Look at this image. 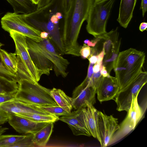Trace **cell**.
Masks as SVG:
<instances>
[{"label":"cell","mask_w":147,"mask_h":147,"mask_svg":"<svg viewBox=\"0 0 147 147\" xmlns=\"http://www.w3.org/2000/svg\"><path fill=\"white\" fill-rule=\"evenodd\" d=\"M93 2V0H72L68 9L64 13L61 34L65 54L80 56L81 47L78 43V38Z\"/></svg>","instance_id":"6da1fadb"},{"label":"cell","mask_w":147,"mask_h":147,"mask_svg":"<svg viewBox=\"0 0 147 147\" xmlns=\"http://www.w3.org/2000/svg\"><path fill=\"white\" fill-rule=\"evenodd\" d=\"M28 52L33 63L43 74L49 76L54 70L57 76L66 77L69 63L61 55L49 38L36 42L26 37Z\"/></svg>","instance_id":"7a4b0ae2"},{"label":"cell","mask_w":147,"mask_h":147,"mask_svg":"<svg viewBox=\"0 0 147 147\" xmlns=\"http://www.w3.org/2000/svg\"><path fill=\"white\" fill-rule=\"evenodd\" d=\"M145 58L144 52L132 48L119 52L113 64L119 91L129 86L142 71Z\"/></svg>","instance_id":"3957f363"},{"label":"cell","mask_w":147,"mask_h":147,"mask_svg":"<svg viewBox=\"0 0 147 147\" xmlns=\"http://www.w3.org/2000/svg\"><path fill=\"white\" fill-rule=\"evenodd\" d=\"M18 83L15 98L38 106L57 105L51 95L50 89L26 80H20Z\"/></svg>","instance_id":"277c9868"},{"label":"cell","mask_w":147,"mask_h":147,"mask_svg":"<svg viewBox=\"0 0 147 147\" xmlns=\"http://www.w3.org/2000/svg\"><path fill=\"white\" fill-rule=\"evenodd\" d=\"M115 0H102L92 3L86 20V29L95 38L107 32L106 26Z\"/></svg>","instance_id":"5b68a950"},{"label":"cell","mask_w":147,"mask_h":147,"mask_svg":"<svg viewBox=\"0 0 147 147\" xmlns=\"http://www.w3.org/2000/svg\"><path fill=\"white\" fill-rule=\"evenodd\" d=\"M2 28L9 32L13 31L38 42L42 39L41 31L30 25L21 17L20 14L7 12L1 18Z\"/></svg>","instance_id":"8992f818"},{"label":"cell","mask_w":147,"mask_h":147,"mask_svg":"<svg viewBox=\"0 0 147 147\" xmlns=\"http://www.w3.org/2000/svg\"><path fill=\"white\" fill-rule=\"evenodd\" d=\"M10 35L15 44L18 60L24 66L36 83H38L42 72L36 67L30 56L26 42V37L16 32L12 31Z\"/></svg>","instance_id":"52a82bcc"},{"label":"cell","mask_w":147,"mask_h":147,"mask_svg":"<svg viewBox=\"0 0 147 147\" xmlns=\"http://www.w3.org/2000/svg\"><path fill=\"white\" fill-rule=\"evenodd\" d=\"M138 97L132 98L127 116L113 136L109 145L119 141L133 130L142 118L144 112L138 103Z\"/></svg>","instance_id":"ba28073f"},{"label":"cell","mask_w":147,"mask_h":147,"mask_svg":"<svg viewBox=\"0 0 147 147\" xmlns=\"http://www.w3.org/2000/svg\"><path fill=\"white\" fill-rule=\"evenodd\" d=\"M147 82V73L142 71L135 80L125 89L120 91L115 98L119 111L127 112L130 109L132 98L138 96L142 87Z\"/></svg>","instance_id":"9c48e42d"},{"label":"cell","mask_w":147,"mask_h":147,"mask_svg":"<svg viewBox=\"0 0 147 147\" xmlns=\"http://www.w3.org/2000/svg\"><path fill=\"white\" fill-rule=\"evenodd\" d=\"M28 14H20V16L30 25L41 31L48 32L49 34L48 38L57 50L61 55L65 54L59 24H56L52 22L49 17L47 22H42L30 16Z\"/></svg>","instance_id":"30bf717a"},{"label":"cell","mask_w":147,"mask_h":147,"mask_svg":"<svg viewBox=\"0 0 147 147\" xmlns=\"http://www.w3.org/2000/svg\"><path fill=\"white\" fill-rule=\"evenodd\" d=\"M97 120L98 141L101 147L108 146L115 133L119 128L118 119L98 111Z\"/></svg>","instance_id":"8fae6325"},{"label":"cell","mask_w":147,"mask_h":147,"mask_svg":"<svg viewBox=\"0 0 147 147\" xmlns=\"http://www.w3.org/2000/svg\"><path fill=\"white\" fill-rule=\"evenodd\" d=\"M96 89L85 80L74 90L72 99L73 109L75 110L86 107L96 102Z\"/></svg>","instance_id":"7c38bea8"},{"label":"cell","mask_w":147,"mask_h":147,"mask_svg":"<svg viewBox=\"0 0 147 147\" xmlns=\"http://www.w3.org/2000/svg\"><path fill=\"white\" fill-rule=\"evenodd\" d=\"M84 108L76 110L67 115L61 116L59 118V120L67 124L74 135L90 137L91 135L84 120Z\"/></svg>","instance_id":"4fadbf2b"},{"label":"cell","mask_w":147,"mask_h":147,"mask_svg":"<svg viewBox=\"0 0 147 147\" xmlns=\"http://www.w3.org/2000/svg\"><path fill=\"white\" fill-rule=\"evenodd\" d=\"M9 114V123L21 134H34L49 123L36 122L15 114Z\"/></svg>","instance_id":"5bb4252c"},{"label":"cell","mask_w":147,"mask_h":147,"mask_svg":"<svg viewBox=\"0 0 147 147\" xmlns=\"http://www.w3.org/2000/svg\"><path fill=\"white\" fill-rule=\"evenodd\" d=\"M119 91L115 77L102 76L96 87L98 100L100 102L113 99Z\"/></svg>","instance_id":"9a60e30c"},{"label":"cell","mask_w":147,"mask_h":147,"mask_svg":"<svg viewBox=\"0 0 147 147\" xmlns=\"http://www.w3.org/2000/svg\"><path fill=\"white\" fill-rule=\"evenodd\" d=\"M0 107L8 114H17L34 113L43 115H53L47 112L39 106L16 98L0 104Z\"/></svg>","instance_id":"2e32d148"},{"label":"cell","mask_w":147,"mask_h":147,"mask_svg":"<svg viewBox=\"0 0 147 147\" xmlns=\"http://www.w3.org/2000/svg\"><path fill=\"white\" fill-rule=\"evenodd\" d=\"M137 0H121L117 21L120 25L126 28L131 20Z\"/></svg>","instance_id":"e0dca14e"},{"label":"cell","mask_w":147,"mask_h":147,"mask_svg":"<svg viewBox=\"0 0 147 147\" xmlns=\"http://www.w3.org/2000/svg\"><path fill=\"white\" fill-rule=\"evenodd\" d=\"M97 111L93 105L91 104L84 108V120L88 129L91 136L98 141L97 129Z\"/></svg>","instance_id":"ac0fdd59"},{"label":"cell","mask_w":147,"mask_h":147,"mask_svg":"<svg viewBox=\"0 0 147 147\" xmlns=\"http://www.w3.org/2000/svg\"><path fill=\"white\" fill-rule=\"evenodd\" d=\"M54 123L51 122L33 134L34 141L36 146H45L52 133Z\"/></svg>","instance_id":"d6986e66"},{"label":"cell","mask_w":147,"mask_h":147,"mask_svg":"<svg viewBox=\"0 0 147 147\" xmlns=\"http://www.w3.org/2000/svg\"><path fill=\"white\" fill-rule=\"evenodd\" d=\"M50 93L57 105L71 112L73 109L71 98L67 96L60 89L54 88L51 90Z\"/></svg>","instance_id":"ffe728a7"},{"label":"cell","mask_w":147,"mask_h":147,"mask_svg":"<svg viewBox=\"0 0 147 147\" xmlns=\"http://www.w3.org/2000/svg\"><path fill=\"white\" fill-rule=\"evenodd\" d=\"M12 7L14 13L26 14L34 11V5L30 0H6Z\"/></svg>","instance_id":"44dd1931"},{"label":"cell","mask_w":147,"mask_h":147,"mask_svg":"<svg viewBox=\"0 0 147 147\" xmlns=\"http://www.w3.org/2000/svg\"><path fill=\"white\" fill-rule=\"evenodd\" d=\"M0 55L2 62L6 68L10 72L16 75L18 71V63L15 53H8L1 48Z\"/></svg>","instance_id":"7402d4cb"},{"label":"cell","mask_w":147,"mask_h":147,"mask_svg":"<svg viewBox=\"0 0 147 147\" xmlns=\"http://www.w3.org/2000/svg\"><path fill=\"white\" fill-rule=\"evenodd\" d=\"M18 88L17 82L0 76V94H16Z\"/></svg>","instance_id":"603a6c76"},{"label":"cell","mask_w":147,"mask_h":147,"mask_svg":"<svg viewBox=\"0 0 147 147\" xmlns=\"http://www.w3.org/2000/svg\"><path fill=\"white\" fill-rule=\"evenodd\" d=\"M31 120L39 122L54 123L59 120V117L54 115H43L34 113L16 114Z\"/></svg>","instance_id":"cb8c5ba5"},{"label":"cell","mask_w":147,"mask_h":147,"mask_svg":"<svg viewBox=\"0 0 147 147\" xmlns=\"http://www.w3.org/2000/svg\"><path fill=\"white\" fill-rule=\"evenodd\" d=\"M26 135H6L0 136V147H11Z\"/></svg>","instance_id":"d4e9b609"},{"label":"cell","mask_w":147,"mask_h":147,"mask_svg":"<svg viewBox=\"0 0 147 147\" xmlns=\"http://www.w3.org/2000/svg\"><path fill=\"white\" fill-rule=\"evenodd\" d=\"M39 107L47 112L58 117L67 115L71 112L64 108L58 105L48 107Z\"/></svg>","instance_id":"484cf974"},{"label":"cell","mask_w":147,"mask_h":147,"mask_svg":"<svg viewBox=\"0 0 147 147\" xmlns=\"http://www.w3.org/2000/svg\"><path fill=\"white\" fill-rule=\"evenodd\" d=\"M4 45L0 42V49ZM0 76L4 77L9 80L14 81L17 83L19 81L18 78L15 75L8 71L4 66L0 55Z\"/></svg>","instance_id":"4316f807"},{"label":"cell","mask_w":147,"mask_h":147,"mask_svg":"<svg viewBox=\"0 0 147 147\" xmlns=\"http://www.w3.org/2000/svg\"><path fill=\"white\" fill-rule=\"evenodd\" d=\"M34 141V135L30 134L26 135L23 139L13 145L11 147H35Z\"/></svg>","instance_id":"83f0119b"},{"label":"cell","mask_w":147,"mask_h":147,"mask_svg":"<svg viewBox=\"0 0 147 147\" xmlns=\"http://www.w3.org/2000/svg\"><path fill=\"white\" fill-rule=\"evenodd\" d=\"M91 48L85 44L81 47L79 53L80 56L83 59H86L88 58L91 53Z\"/></svg>","instance_id":"f1b7e54d"},{"label":"cell","mask_w":147,"mask_h":147,"mask_svg":"<svg viewBox=\"0 0 147 147\" xmlns=\"http://www.w3.org/2000/svg\"><path fill=\"white\" fill-rule=\"evenodd\" d=\"M9 114L0 107V125L8 121Z\"/></svg>","instance_id":"f546056e"},{"label":"cell","mask_w":147,"mask_h":147,"mask_svg":"<svg viewBox=\"0 0 147 147\" xmlns=\"http://www.w3.org/2000/svg\"><path fill=\"white\" fill-rule=\"evenodd\" d=\"M15 94H0V104L15 98Z\"/></svg>","instance_id":"4dcf8cb0"},{"label":"cell","mask_w":147,"mask_h":147,"mask_svg":"<svg viewBox=\"0 0 147 147\" xmlns=\"http://www.w3.org/2000/svg\"><path fill=\"white\" fill-rule=\"evenodd\" d=\"M104 56L105 52L103 49L101 52L96 55L97 60L96 63L99 64L101 67L103 66V61Z\"/></svg>","instance_id":"1f68e13d"},{"label":"cell","mask_w":147,"mask_h":147,"mask_svg":"<svg viewBox=\"0 0 147 147\" xmlns=\"http://www.w3.org/2000/svg\"><path fill=\"white\" fill-rule=\"evenodd\" d=\"M72 0H62V7L64 13L68 9Z\"/></svg>","instance_id":"d6a6232c"},{"label":"cell","mask_w":147,"mask_h":147,"mask_svg":"<svg viewBox=\"0 0 147 147\" xmlns=\"http://www.w3.org/2000/svg\"><path fill=\"white\" fill-rule=\"evenodd\" d=\"M93 64L89 63L88 67L87 74L86 78L87 79L90 80L94 73L93 70Z\"/></svg>","instance_id":"836d02e7"},{"label":"cell","mask_w":147,"mask_h":147,"mask_svg":"<svg viewBox=\"0 0 147 147\" xmlns=\"http://www.w3.org/2000/svg\"><path fill=\"white\" fill-rule=\"evenodd\" d=\"M140 9L142 10V16L144 17L147 10V0H141Z\"/></svg>","instance_id":"e575fe53"},{"label":"cell","mask_w":147,"mask_h":147,"mask_svg":"<svg viewBox=\"0 0 147 147\" xmlns=\"http://www.w3.org/2000/svg\"><path fill=\"white\" fill-rule=\"evenodd\" d=\"M98 53H95L90 55L88 58L89 61V63L93 64H95L96 63L97 60L96 55Z\"/></svg>","instance_id":"d590c367"},{"label":"cell","mask_w":147,"mask_h":147,"mask_svg":"<svg viewBox=\"0 0 147 147\" xmlns=\"http://www.w3.org/2000/svg\"><path fill=\"white\" fill-rule=\"evenodd\" d=\"M100 73L101 76L104 77H106L110 75L106 67L103 65L102 69L100 70Z\"/></svg>","instance_id":"8d00e7d4"},{"label":"cell","mask_w":147,"mask_h":147,"mask_svg":"<svg viewBox=\"0 0 147 147\" xmlns=\"http://www.w3.org/2000/svg\"><path fill=\"white\" fill-rule=\"evenodd\" d=\"M147 23L145 22H142L139 27V29L141 32H143L145 30H147Z\"/></svg>","instance_id":"74e56055"},{"label":"cell","mask_w":147,"mask_h":147,"mask_svg":"<svg viewBox=\"0 0 147 147\" xmlns=\"http://www.w3.org/2000/svg\"><path fill=\"white\" fill-rule=\"evenodd\" d=\"M102 67H101L100 65L97 63H96L93 66V70L94 73H97L101 69Z\"/></svg>","instance_id":"f35d334b"},{"label":"cell","mask_w":147,"mask_h":147,"mask_svg":"<svg viewBox=\"0 0 147 147\" xmlns=\"http://www.w3.org/2000/svg\"><path fill=\"white\" fill-rule=\"evenodd\" d=\"M49 35V33L47 32L41 31L40 34V36L42 39H46L48 38Z\"/></svg>","instance_id":"ab89813d"},{"label":"cell","mask_w":147,"mask_h":147,"mask_svg":"<svg viewBox=\"0 0 147 147\" xmlns=\"http://www.w3.org/2000/svg\"><path fill=\"white\" fill-rule=\"evenodd\" d=\"M8 128L6 127H3L0 125V136L2 135L5 132Z\"/></svg>","instance_id":"60d3db41"},{"label":"cell","mask_w":147,"mask_h":147,"mask_svg":"<svg viewBox=\"0 0 147 147\" xmlns=\"http://www.w3.org/2000/svg\"><path fill=\"white\" fill-rule=\"evenodd\" d=\"M55 15L57 18L59 20L63 18V17L62 13L60 12H57L55 13Z\"/></svg>","instance_id":"b9f144b4"},{"label":"cell","mask_w":147,"mask_h":147,"mask_svg":"<svg viewBox=\"0 0 147 147\" xmlns=\"http://www.w3.org/2000/svg\"><path fill=\"white\" fill-rule=\"evenodd\" d=\"M40 0H30L32 3L34 5H37Z\"/></svg>","instance_id":"7bdbcfd3"},{"label":"cell","mask_w":147,"mask_h":147,"mask_svg":"<svg viewBox=\"0 0 147 147\" xmlns=\"http://www.w3.org/2000/svg\"><path fill=\"white\" fill-rule=\"evenodd\" d=\"M88 39H86L84 40V42L85 44H87L88 42Z\"/></svg>","instance_id":"ee69618b"},{"label":"cell","mask_w":147,"mask_h":147,"mask_svg":"<svg viewBox=\"0 0 147 147\" xmlns=\"http://www.w3.org/2000/svg\"><path fill=\"white\" fill-rule=\"evenodd\" d=\"M102 0H94V1H98Z\"/></svg>","instance_id":"f6af8a7d"},{"label":"cell","mask_w":147,"mask_h":147,"mask_svg":"<svg viewBox=\"0 0 147 147\" xmlns=\"http://www.w3.org/2000/svg\"></svg>","instance_id":"bcb514c9"}]
</instances>
